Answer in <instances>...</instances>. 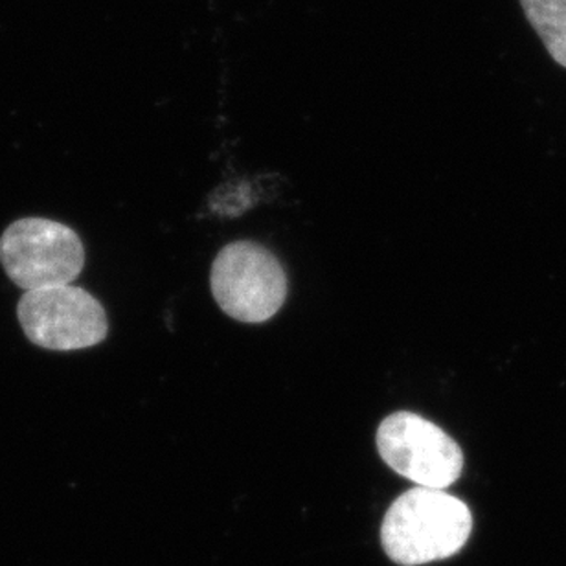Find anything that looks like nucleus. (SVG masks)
Wrapping results in <instances>:
<instances>
[{"label":"nucleus","mask_w":566,"mask_h":566,"mask_svg":"<svg viewBox=\"0 0 566 566\" xmlns=\"http://www.w3.org/2000/svg\"><path fill=\"white\" fill-rule=\"evenodd\" d=\"M521 4L548 54L566 69V0H521Z\"/></svg>","instance_id":"obj_6"},{"label":"nucleus","mask_w":566,"mask_h":566,"mask_svg":"<svg viewBox=\"0 0 566 566\" xmlns=\"http://www.w3.org/2000/svg\"><path fill=\"white\" fill-rule=\"evenodd\" d=\"M0 263L8 279L24 291L71 285L82 274L85 249L66 224L21 219L0 238Z\"/></svg>","instance_id":"obj_3"},{"label":"nucleus","mask_w":566,"mask_h":566,"mask_svg":"<svg viewBox=\"0 0 566 566\" xmlns=\"http://www.w3.org/2000/svg\"><path fill=\"white\" fill-rule=\"evenodd\" d=\"M376 443L385 463L420 488L446 490L462 474L463 452L457 441L415 412L387 416Z\"/></svg>","instance_id":"obj_5"},{"label":"nucleus","mask_w":566,"mask_h":566,"mask_svg":"<svg viewBox=\"0 0 566 566\" xmlns=\"http://www.w3.org/2000/svg\"><path fill=\"white\" fill-rule=\"evenodd\" d=\"M210 287L219 307L245 324L271 321L287 298V276L279 258L252 241H235L219 252Z\"/></svg>","instance_id":"obj_2"},{"label":"nucleus","mask_w":566,"mask_h":566,"mask_svg":"<svg viewBox=\"0 0 566 566\" xmlns=\"http://www.w3.org/2000/svg\"><path fill=\"white\" fill-rule=\"evenodd\" d=\"M473 532V513L446 490H409L388 507L381 543L401 566L427 565L457 556Z\"/></svg>","instance_id":"obj_1"},{"label":"nucleus","mask_w":566,"mask_h":566,"mask_svg":"<svg viewBox=\"0 0 566 566\" xmlns=\"http://www.w3.org/2000/svg\"><path fill=\"white\" fill-rule=\"evenodd\" d=\"M17 316L28 340L52 352L93 348L109 333L104 305L74 285L27 291L17 305Z\"/></svg>","instance_id":"obj_4"}]
</instances>
